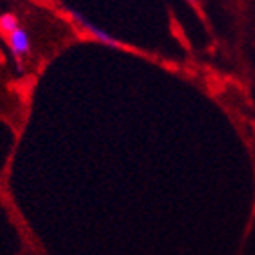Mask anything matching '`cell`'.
Masks as SVG:
<instances>
[{
    "instance_id": "cell-1",
    "label": "cell",
    "mask_w": 255,
    "mask_h": 255,
    "mask_svg": "<svg viewBox=\"0 0 255 255\" xmlns=\"http://www.w3.org/2000/svg\"><path fill=\"white\" fill-rule=\"evenodd\" d=\"M9 43H11V50L16 57L30 52V36L23 27H16L9 32Z\"/></svg>"
},
{
    "instance_id": "cell-2",
    "label": "cell",
    "mask_w": 255,
    "mask_h": 255,
    "mask_svg": "<svg viewBox=\"0 0 255 255\" xmlns=\"http://www.w3.org/2000/svg\"><path fill=\"white\" fill-rule=\"evenodd\" d=\"M0 27L5 30V32H11V30H14L16 27H20L18 25V20H16V16L14 14H4V16L0 18Z\"/></svg>"
}]
</instances>
